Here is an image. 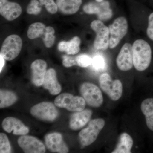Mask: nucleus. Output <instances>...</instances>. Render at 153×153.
Returning a JSON list of instances; mask_svg holds the SVG:
<instances>
[{
  "label": "nucleus",
  "mask_w": 153,
  "mask_h": 153,
  "mask_svg": "<svg viewBox=\"0 0 153 153\" xmlns=\"http://www.w3.org/2000/svg\"><path fill=\"white\" fill-rule=\"evenodd\" d=\"M132 52L134 68L140 71L146 70L152 60V49L149 44L143 40H137L133 44Z\"/></svg>",
  "instance_id": "1"
},
{
  "label": "nucleus",
  "mask_w": 153,
  "mask_h": 153,
  "mask_svg": "<svg viewBox=\"0 0 153 153\" xmlns=\"http://www.w3.org/2000/svg\"><path fill=\"white\" fill-rule=\"evenodd\" d=\"M105 125V121L102 118L95 119L91 121L87 127L79 132V140L81 145L87 146L94 142Z\"/></svg>",
  "instance_id": "2"
},
{
  "label": "nucleus",
  "mask_w": 153,
  "mask_h": 153,
  "mask_svg": "<svg viewBox=\"0 0 153 153\" xmlns=\"http://www.w3.org/2000/svg\"><path fill=\"white\" fill-rule=\"evenodd\" d=\"M100 86L102 90L113 101L119 100L122 95L123 85L119 79L113 80L108 73L102 74L99 77Z\"/></svg>",
  "instance_id": "3"
},
{
  "label": "nucleus",
  "mask_w": 153,
  "mask_h": 153,
  "mask_svg": "<svg viewBox=\"0 0 153 153\" xmlns=\"http://www.w3.org/2000/svg\"><path fill=\"white\" fill-rule=\"evenodd\" d=\"M80 94L89 106L98 108L103 103V98L100 88L90 82H84L80 87Z\"/></svg>",
  "instance_id": "4"
},
{
  "label": "nucleus",
  "mask_w": 153,
  "mask_h": 153,
  "mask_svg": "<svg viewBox=\"0 0 153 153\" xmlns=\"http://www.w3.org/2000/svg\"><path fill=\"white\" fill-rule=\"evenodd\" d=\"M55 104L58 107L76 112L85 109L86 103L82 97L74 96L71 94L63 93L55 98Z\"/></svg>",
  "instance_id": "5"
},
{
  "label": "nucleus",
  "mask_w": 153,
  "mask_h": 153,
  "mask_svg": "<svg viewBox=\"0 0 153 153\" xmlns=\"http://www.w3.org/2000/svg\"><path fill=\"white\" fill-rule=\"evenodd\" d=\"M22 44V40L20 36L17 35H10L3 42L0 54L6 60H14L20 54Z\"/></svg>",
  "instance_id": "6"
},
{
  "label": "nucleus",
  "mask_w": 153,
  "mask_h": 153,
  "mask_svg": "<svg viewBox=\"0 0 153 153\" xmlns=\"http://www.w3.org/2000/svg\"><path fill=\"white\" fill-rule=\"evenodd\" d=\"M110 33L109 47L114 49L118 45L121 40L128 32V25L125 18L120 17L114 20L109 26Z\"/></svg>",
  "instance_id": "7"
},
{
  "label": "nucleus",
  "mask_w": 153,
  "mask_h": 153,
  "mask_svg": "<svg viewBox=\"0 0 153 153\" xmlns=\"http://www.w3.org/2000/svg\"><path fill=\"white\" fill-rule=\"evenodd\" d=\"M83 11L87 14H95L99 20L106 21L112 17L113 12L109 1L103 0L101 2L91 1L86 3L83 7Z\"/></svg>",
  "instance_id": "8"
},
{
  "label": "nucleus",
  "mask_w": 153,
  "mask_h": 153,
  "mask_svg": "<svg viewBox=\"0 0 153 153\" xmlns=\"http://www.w3.org/2000/svg\"><path fill=\"white\" fill-rule=\"evenodd\" d=\"M90 26L96 34L94 47L97 49L106 50L109 45V28L100 20L93 21Z\"/></svg>",
  "instance_id": "9"
},
{
  "label": "nucleus",
  "mask_w": 153,
  "mask_h": 153,
  "mask_svg": "<svg viewBox=\"0 0 153 153\" xmlns=\"http://www.w3.org/2000/svg\"><path fill=\"white\" fill-rule=\"evenodd\" d=\"M30 112L33 116L41 120L53 121L57 119L59 112L52 102H44L32 107Z\"/></svg>",
  "instance_id": "10"
},
{
  "label": "nucleus",
  "mask_w": 153,
  "mask_h": 153,
  "mask_svg": "<svg viewBox=\"0 0 153 153\" xmlns=\"http://www.w3.org/2000/svg\"><path fill=\"white\" fill-rule=\"evenodd\" d=\"M18 143L25 153H44L46 152L44 144L35 137L22 135L18 139Z\"/></svg>",
  "instance_id": "11"
},
{
  "label": "nucleus",
  "mask_w": 153,
  "mask_h": 153,
  "mask_svg": "<svg viewBox=\"0 0 153 153\" xmlns=\"http://www.w3.org/2000/svg\"><path fill=\"white\" fill-rule=\"evenodd\" d=\"M116 63L118 68L121 71H127L131 69L134 65L131 44H124L117 57Z\"/></svg>",
  "instance_id": "12"
},
{
  "label": "nucleus",
  "mask_w": 153,
  "mask_h": 153,
  "mask_svg": "<svg viewBox=\"0 0 153 153\" xmlns=\"http://www.w3.org/2000/svg\"><path fill=\"white\" fill-rule=\"evenodd\" d=\"M45 143L47 149L53 152L68 153V149L63 141V137L59 133H52L45 136Z\"/></svg>",
  "instance_id": "13"
},
{
  "label": "nucleus",
  "mask_w": 153,
  "mask_h": 153,
  "mask_svg": "<svg viewBox=\"0 0 153 153\" xmlns=\"http://www.w3.org/2000/svg\"><path fill=\"white\" fill-rule=\"evenodd\" d=\"M22 13V7L18 3L8 0H0V14L8 21H13Z\"/></svg>",
  "instance_id": "14"
},
{
  "label": "nucleus",
  "mask_w": 153,
  "mask_h": 153,
  "mask_svg": "<svg viewBox=\"0 0 153 153\" xmlns=\"http://www.w3.org/2000/svg\"><path fill=\"white\" fill-rule=\"evenodd\" d=\"M3 128L9 133L13 132L17 135H24L29 132V129L21 120L13 117L5 118L2 123Z\"/></svg>",
  "instance_id": "15"
},
{
  "label": "nucleus",
  "mask_w": 153,
  "mask_h": 153,
  "mask_svg": "<svg viewBox=\"0 0 153 153\" xmlns=\"http://www.w3.org/2000/svg\"><path fill=\"white\" fill-rule=\"evenodd\" d=\"M47 63L41 59L35 60L31 64L32 82L36 86H40L43 85L47 71Z\"/></svg>",
  "instance_id": "16"
},
{
  "label": "nucleus",
  "mask_w": 153,
  "mask_h": 153,
  "mask_svg": "<svg viewBox=\"0 0 153 153\" xmlns=\"http://www.w3.org/2000/svg\"><path fill=\"white\" fill-rule=\"evenodd\" d=\"M92 112L90 109H84L76 111L70 117L69 127L73 130H78L82 128L90 120Z\"/></svg>",
  "instance_id": "17"
},
{
  "label": "nucleus",
  "mask_w": 153,
  "mask_h": 153,
  "mask_svg": "<svg viewBox=\"0 0 153 153\" xmlns=\"http://www.w3.org/2000/svg\"><path fill=\"white\" fill-rule=\"evenodd\" d=\"M43 85L44 88L49 90L52 95H56L61 92V85L57 81L55 69L50 68L47 70Z\"/></svg>",
  "instance_id": "18"
},
{
  "label": "nucleus",
  "mask_w": 153,
  "mask_h": 153,
  "mask_svg": "<svg viewBox=\"0 0 153 153\" xmlns=\"http://www.w3.org/2000/svg\"><path fill=\"white\" fill-rule=\"evenodd\" d=\"M82 0H57L58 10L65 15H72L79 10Z\"/></svg>",
  "instance_id": "19"
},
{
  "label": "nucleus",
  "mask_w": 153,
  "mask_h": 153,
  "mask_svg": "<svg viewBox=\"0 0 153 153\" xmlns=\"http://www.w3.org/2000/svg\"><path fill=\"white\" fill-rule=\"evenodd\" d=\"M81 40L77 36H75L68 41H62L58 44V49L60 52H66L68 55H74L80 50Z\"/></svg>",
  "instance_id": "20"
},
{
  "label": "nucleus",
  "mask_w": 153,
  "mask_h": 153,
  "mask_svg": "<svg viewBox=\"0 0 153 153\" xmlns=\"http://www.w3.org/2000/svg\"><path fill=\"white\" fill-rule=\"evenodd\" d=\"M133 140L126 133L121 134L115 149L112 153H131L133 145Z\"/></svg>",
  "instance_id": "21"
},
{
  "label": "nucleus",
  "mask_w": 153,
  "mask_h": 153,
  "mask_svg": "<svg viewBox=\"0 0 153 153\" xmlns=\"http://www.w3.org/2000/svg\"><path fill=\"white\" fill-rule=\"evenodd\" d=\"M141 109L146 117L148 127L153 131V98L144 100L141 104Z\"/></svg>",
  "instance_id": "22"
},
{
  "label": "nucleus",
  "mask_w": 153,
  "mask_h": 153,
  "mask_svg": "<svg viewBox=\"0 0 153 153\" xmlns=\"http://www.w3.org/2000/svg\"><path fill=\"white\" fill-rule=\"evenodd\" d=\"M18 97L16 94L10 91L1 90L0 91V108L8 107L16 102Z\"/></svg>",
  "instance_id": "23"
},
{
  "label": "nucleus",
  "mask_w": 153,
  "mask_h": 153,
  "mask_svg": "<svg viewBox=\"0 0 153 153\" xmlns=\"http://www.w3.org/2000/svg\"><path fill=\"white\" fill-rule=\"evenodd\" d=\"M46 26L41 22H36L30 25L27 31V36L29 39L33 40L42 38L45 33Z\"/></svg>",
  "instance_id": "24"
},
{
  "label": "nucleus",
  "mask_w": 153,
  "mask_h": 153,
  "mask_svg": "<svg viewBox=\"0 0 153 153\" xmlns=\"http://www.w3.org/2000/svg\"><path fill=\"white\" fill-rule=\"evenodd\" d=\"M55 30L51 27H46L45 33L42 37V40L45 46L50 48L53 46L55 42Z\"/></svg>",
  "instance_id": "25"
},
{
  "label": "nucleus",
  "mask_w": 153,
  "mask_h": 153,
  "mask_svg": "<svg viewBox=\"0 0 153 153\" xmlns=\"http://www.w3.org/2000/svg\"><path fill=\"white\" fill-rule=\"evenodd\" d=\"M92 67L97 71H104L106 69V61L102 55L97 54L92 58Z\"/></svg>",
  "instance_id": "26"
},
{
  "label": "nucleus",
  "mask_w": 153,
  "mask_h": 153,
  "mask_svg": "<svg viewBox=\"0 0 153 153\" xmlns=\"http://www.w3.org/2000/svg\"><path fill=\"white\" fill-rule=\"evenodd\" d=\"M42 5L38 0H31L27 7V12L30 15H38L41 13Z\"/></svg>",
  "instance_id": "27"
},
{
  "label": "nucleus",
  "mask_w": 153,
  "mask_h": 153,
  "mask_svg": "<svg viewBox=\"0 0 153 153\" xmlns=\"http://www.w3.org/2000/svg\"><path fill=\"white\" fill-rule=\"evenodd\" d=\"M11 152V147L8 137L5 134H0V153Z\"/></svg>",
  "instance_id": "28"
},
{
  "label": "nucleus",
  "mask_w": 153,
  "mask_h": 153,
  "mask_svg": "<svg viewBox=\"0 0 153 153\" xmlns=\"http://www.w3.org/2000/svg\"><path fill=\"white\" fill-rule=\"evenodd\" d=\"M76 66L83 68L88 67L92 63V58L86 54H81L78 55L76 57Z\"/></svg>",
  "instance_id": "29"
},
{
  "label": "nucleus",
  "mask_w": 153,
  "mask_h": 153,
  "mask_svg": "<svg viewBox=\"0 0 153 153\" xmlns=\"http://www.w3.org/2000/svg\"><path fill=\"white\" fill-rule=\"evenodd\" d=\"M41 5L45 6L47 12L52 14L56 13L58 10V7L54 0H39Z\"/></svg>",
  "instance_id": "30"
},
{
  "label": "nucleus",
  "mask_w": 153,
  "mask_h": 153,
  "mask_svg": "<svg viewBox=\"0 0 153 153\" xmlns=\"http://www.w3.org/2000/svg\"><path fill=\"white\" fill-rule=\"evenodd\" d=\"M63 66L65 67H70L74 66H76V57H70L64 55L63 57Z\"/></svg>",
  "instance_id": "31"
},
{
  "label": "nucleus",
  "mask_w": 153,
  "mask_h": 153,
  "mask_svg": "<svg viewBox=\"0 0 153 153\" xmlns=\"http://www.w3.org/2000/svg\"><path fill=\"white\" fill-rule=\"evenodd\" d=\"M147 35L148 37L153 41V13L149 16Z\"/></svg>",
  "instance_id": "32"
},
{
  "label": "nucleus",
  "mask_w": 153,
  "mask_h": 153,
  "mask_svg": "<svg viewBox=\"0 0 153 153\" xmlns=\"http://www.w3.org/2000/svg\"><path fill=\"white\" fill-rule=\"evenodd\" d=\"M5 59L3 57L2 55L0 54V72H1L3 67L5 64Z\"/></svg>",
  "instance_id": "33"
},
{
  "label": "nucleus",
  "mask_w": 153,
  "mask_h": 153,
  "mask_svg": "<svg viewBox=\"0 0 153 153\" xmlns=\"http://www.w3.org/2000/svg\"><path fill=\"white\" fill-rule=\"evenodd\" d=\"M95 1H97L101 2L102 1H103V0H95Z\"/></svg>",
  "instance_id": "34"
}]
</instances>
